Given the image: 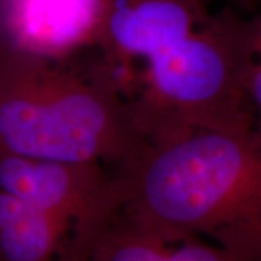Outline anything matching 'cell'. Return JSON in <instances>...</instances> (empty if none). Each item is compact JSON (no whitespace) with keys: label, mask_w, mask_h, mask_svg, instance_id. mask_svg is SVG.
Masks as SVG:
<instances>
[{"label":"cell","mask_w":261,"mask_h":261,"mask_svg":"<svg viewBox=\"0 0 261 261\" xmlns=\"http://www.w3.org/2000/svg\"><path fill=\"white\" fill-rule=\"evenodd\" d=\"M209 16L205 0H108L97 49L116 82L129 63L145 64L186 39Z\"/></svg>","instance_id":"5"},{"label":"cell","mask_w":261,"mask_h":261,"mask_svg":"<svg viewBox=\"0 0 261 261\" xmlns=\"http://www.w3.org/2000/svg\"><path fill=\"white\" fill-rule=\"evenodd\" d=\"M260 261H261V260H260Z\"/></svg>","instance_id":"11"},{"label":"cell","mask_w":261,"mask_h":261,"mask_svg":"<svg viewBox=\"0 0 261 261\" xmlns=\"http://www.w3.org/2000/svg\"><path fill=\"white\" fill-rule=\"evenodd\" d=\"M108 0H0V47L67 61L97 48Z\"/></svg>","instance_id":"6"},{"label":"cell","mask_w":261,"mask_h":261,"mask_svg":"<svg viewBox=\"0 0 261 261\" xmlns=\"http://www.w3.org/2000/svg\"><path fill=\"white\" fill-rule=\"evenodd\" d=\"M115 178L116 215L134 228L261 260V148L251 134L193 129L142 142Z\"/></svg>","instance_id":"1"},{"label":"cell","mask_w":261,"mask_h":261,"mask_svg":"<svg viewBox=\"0 0 261 261\" xmlns=\"http://www.w3.org/2000/svg\"><path fill=\"white\" fill-rule=\"evenodd\" d=\"M0 189L68 225L82 261L119 209L116 178L100 163L31 159L0 147Z\"/></svg>","instance_id":"4"},{"label":"cell","mask_w":261,"mask_h":261,"mask_svg":"<svg viewBox=\"0 0 261 261\" xmlns=\"http://www.w3.org/2000/svg\"><path fill=\"white\" fill-rule=\"evenodd\" d=\"M247 94L252 113L251 138L261 148V60L258 58L252 64L248 80H247Z\"/></svg>","instance_id":"9"},{"label":"cell","mask_w":261,"mask_h":261,"mask_svg":"<svg viewBox=\"0 0 261 261\" xmlns=\"http://www.w3.org/2000/svg\"><path fill=\"white\" fill-rule=\"evenodd\" d=\"M261 54V15L231 9L145 63L126 102L142 142L193 129L251 134L247 80Z\"/></svg>","instance_id":"3"},{"label":"cell","mask_w":261,"mask_h":261,"mask_svg":"<svg viewBox=\"0 0 261 261\" xmlns=\"http://www.w3.org/2000/svg\"><path fill=\"white\" fill-rule=\"evenodd\" d=\"M0 261H82L73 229L0 189Z\"/></svg>","instance_id":"7"},{"label":"cell","mask_w":261,"mask_h":261,"mask_svg":"<svg viewBox=\"0 0 261 261\" xmlns=\"http://www.w3.org/2000/svg\"><path fill=\"white\" fill-rule=\"evenodd\" d=\"M238 3H247V5H254V3H261V0H233Z\"/></svg>","instance_id":"10"},{"label":"cell","mask_w":261,"mask_h":261,"mask_svg":"<svg viewBox=\"0 0 261 261\" xmlns=\"http://www.w3.org/2000/svg\"><path fill=\"white\" fill-rule=\"evenodd\" d=\"M87 261H255L206 240L164 241L116 215L90 248Z\"/></svg>","instance_id":"8"},{"label":"cell","mask_w":261,"mask_h":261,"mask_svg":"<svg viewBox=\"0 0 261 261\" xmlns=\"http://www.w3.org/2000/svg\"><path fill=\"white\" fill-rule=\"evenodd\" d=\"M0 47V147L31 159L118 163L134 154L129 106L103 65L84 74Z\"/></svg>","instance_id":"2"}]
</instances>
